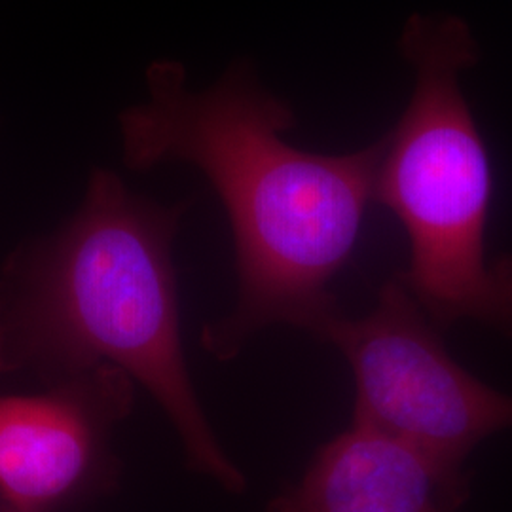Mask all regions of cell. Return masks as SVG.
I'll return each mask as SVG.
<instances>
[{
    "mask_svg": "<svg viewBox=\"0 0 512 512\" xmlns=\"http://www.w3.org/2000/svg\"><path fill=\"white\" fill-rule=\"evenodd\" d=\"M145 82L147 99L118 118L124 164L198 167L232 226L238 302L203 327V349L228 363L275 325L319 338L342 313L330 281L348 264L374 202L385 137L348 154L289 145L283 133L294 126L293 109L266 92L245 61L202 92L173 59L152 61Z\"/></svg>",
    "mask_w": 512,
    "mask_h": 512,
    "instance_id": "obj_1",
    "label": "cell"
},
{
    "mask_svg": "<svg viewBox=\"0 0 512 512\" xmlns=\"http://www.w3.org/2000/svg\"><path fill=\"white\" fill-rule=\"evenodd\" d=\"M186 207L93 169L73 217L0 268V349L8 372L31 370L48 384L124 368L162 406L188 465L239 494L247 480L220 448L184 357L171 251Z\"/></svg>",
    "mask_w": 512,
    "mask_h": 512,
    "instance_id": "obj_2",
    "label": "cell"
},
{
    "mask_svg": "<svg viewBox=\"0 0 512 512\" xmlns=\"http://www.w3.org/2000/svg\"><path fill=\"white\" fill-rule=\"evenodd\" d=\"M399 48L416 86L385 135L374 184V202L408 236V266L395 277L440 330L475 321L512 340V256H486L492 165L461 92L478 59L473 31L456 16L414 14Z\"/></svg>",
    "mask_w": 512,
    "mask_h": 512,
    "instance_id": "obj_3",
    "label": "cell"
},
{
    "mask_svg": "<svg viewBox=\"0 0 512 512\" xmlns=\"http://www.w3.org/2000/svg\"><path fill=\"white\" fill-rule=\"evenodd\" d=\"M442 330L397 277L359 319L332 317L319 340L338 349L355 380L351 423L416 448L442 469L465 475L476 446L512 427V397L452 359Z\"/></svg>",
    "mask_w": 512,
    "mask_h": 512,
    "instance_id": "obj_4",
    "label": "cell"
},
{
    "mask_svg": "<svg viewBox=\"0 0 512 512\" xmlns=\"http://www.w3.org/2000/svg\"><path fill=\"white\" fill-rule=\"evenodd\" d=\"M135 403L124 368L99 365L40 395L0 397V501L52 512L112 482V429Z\"/></svg>",
    "mask_w": 512,
    "mask_h": 512,
    "instance_id": "obj_5",
    "label": "cell"
},
{
    "mask_svg": "<svg viewBox=\"0 0 512 512\" xmlns=\"http://www.w3.org/2000/svg\"><path fill=\"white\" fill-rule=\"evenodd\" d=\"M467 475H454L416 448L351 423L323 444L306 473L268 512H458Z\"/></svg>",
    "mask_w": 512,
    "mask_h": 512,
    "instance_id": "obj_6",
    "label": "cell"
},
{
    "mask_svg": "<svg viewBox=\"0 0 512 512\" xmlns=\"http://www.w3.org/2000/svg\"><path fill=\"white\" fill-rule=\"evenodd\" d=\"M0 374H8L6 365H4V357H2V349H0Z\"/></svg>",
    "mask_w": 512,
    "mask_h": 512,
    "instance_id": "obj_7",
    "label": "cell"
},
{
    "mask_svg": "<svg viewBox=\"0 0 512 512\" xmlns=\"http://www.w3.org/2000/svg\"><path fill=\"white\" fill-rule=\"evenodd\" d=\"M0 512H18V511H12V509H2Z\"/></svg>",
    "mask_w": 512,
    "mask_h": 512,
    "instance_id": "obj_8",
    "label": "cell"
}]
</instances>
